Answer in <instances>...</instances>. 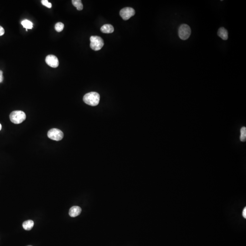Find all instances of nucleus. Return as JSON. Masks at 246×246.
<instances>
[{
    "instance_id": "1",
    "label": "nucleus",
    "mask_w": 246,
    "mask_h": 246,
    "mask_svg": "<svg viewBox=\"0 0 246 246\" xmlns=\"http://www.w3.org/2000/svg\"><path fill=\"white\" fill-rule=\"evenodd\" d=\"M83 100L85 103L89 105L92 106H97L99 102L100 95L96 92L89 93L84 96Z\"/></svg>"
},
{
    "instance_id": "2",
    "label": "nucleus",
    "mask_w": 246,
    "mask_h": 246,
    "mask_svg": "<svg viewBox=\"0 0 246 246\" xmlns=\"http://www.w3.org/2000/svg\"><path fill=\"white\" fill-rule=\"evenodd\" d=\"M10 118L11 122L14 124H19L26 119V115L22 111H14L11 113Z\"/></svg>"
},
{
    "instance_id": "3",
    "label": "nucleus",
    "mask_w": 246,
    "mask_h": 246,
    "mask_svg": "<svg viewBox=\"0 0 246 246\" xmlns=\"http://www.w3.org/2000/svg\"><path fill=\"white\" fill-rule=\"evenodd\" d=\"M90 47L93 50H99L102 48L104 45L103 40L99 36H91L90 38Z\"/></svg>"
},
{
    "instance_id": "4",
    "label": "nucleus",
    "mask_w": 246,
    "mask_h": 246,
    "mask_svg": "<svg viewBox=\"0 0 246 246\" xmlns=\"http://www.w3.org/2000/svg\"><path fill=\"white\" fill-rule=\"evenodd\" d=\"M191 34V29L187 24L181 25L178 29V35L181 39L185 40L190 37Z\"/></svg>"
},
{
    "instance_id": "5",
    "label": "nucleus",
    "mask_w": 246,
    "mask_h": 246,
    "mask_svg": "<svg viewBox=\"0 0 246 246\" xmlns=\"http://www.w3.org/2000/svg\"><path fill=\"white\" fill-rule=\"evenodd\" d=\"M63 132L57 129H52L47 133L48 137L53 141H61L63 138Z\"/></svg>"
},
{
    "instance_id": "6",
    "label": "nucleus",
    "mask_w": 246,
    "mask_h": 246,
    "mask_svg": "<svg viewBox=\"0 0 246 246\" xmlns=\"http://www.w3.org/2000/svg\"><path fill=\"white\" fill-rule=\"evenodd\" d=\"M119 14L123 20H127L135 15V11L131 7H125L121 10Z\"/></svg>"
},
{
    "instance_id": "7",
    "label": "nucleus",
    "mask_w": 246,
    "mask_h": 246,
    "mask_svg": "<svg viewBox=\"0 0 246 246\" xmlns=\"http://www.w3.org/2000/svg\"><path fill=\"white\" fill-rule=\"evenodd\" d=\"M45 61L47 64L51 67L56 68L59 66V61L57 57L54 55H49L46 57Z\"/></svg>"
},
{
    "instance_id": "8",
    "label": "nucleus",
    "mask_w": 246,
    "mask_h": 246,
    "mask_svg": "<svg viewBox=\"0 0 246 246\" xmlns=\"http://www.w3.org/2000/svg\"><path fill=\"white\" fill-rule=\"evenodd\" d=\"M82 209L80 207L78 206H74L71 207L69 211V215L70 216L73 217L79 216L81 213Z\"/></svg>"
},
{
    "instance_id": "9",
    "label": "nucleus",
    "mask_w": 246,
    "mask_h": 246,
    "mask_svg": "<svg viewBox=\"0 0 246 246\" xmlns=\"http://www.w3.org/2000/svg\"><path fill=\"white\" fill-rule=\"evenodd\" d=\"M217 35L224 40H227L228 39V32L224 27H221L219 28L217 32Z\"/></svg>"
},
{
    "instance_id": "10",
    "label": "nucleus",
    "mask_w": 246,
    "mask_h": 246,
    "mask_svg": "<svg viewBox=\"0 0 246 246\" xmlns=\"http://www.w3.org/2000/svg\"><path fill=\"white\" fill-rule=\"evenodd\" d=\"M101 32L104 33H111L114 32V28L112 25L110 24H105L101 27Z\"/></svg>"
},
{
    "instance_id": "11",
    "label": "nucleus",
    "mask_w": 246,
    "mask_h": 246,
    "mask_svg": "<svg viewBox=\"0 0 246 246\" xmlns=\"http://www.w3.org/2000/svg\"><path fill=\"white\" fill-rule=\"evenodd\" d=\"M34 222L33 220H29L24 221L23 224V227L26 230L29 231L32 229L33 227Z\"/></svg>"
},
{
    "instance_id": "12",
    "label": "nucleus",
    "mask_w": 246,
    "mask_h": 246,
    "mask_svg": "<svg viewBox=\"0 0 246 246\" xmlns=\"http://www.w3.org/2000/svg\"><path fill=\"white\" fill-rule=\"evenodd\" d=\"M72 2L73 6L76 7L78 10L81 11L83 9V5L81 0H73Z\"/></svg>"
},
{
    "instance_id": "13",
    "label": "nucleus",
    "mask_w": 246,
    "mask_h": 246,
    "mask_svg": "<svg viewBox=\"0 0 246 246\" xmlns=\"http://www.w3.org/2000/svg\"><path fill=\"white\" fill-rule=\"evenodd\" d=\"M21 25L23 26L26 29H32L33 27V24L31 21L27 20H25L21 21Z\"/></svg>"
},
{
    "instance_id": "14",
    "label": "nucleus",
    "mask_w": 246,
    "mask_h": 246,
    "mask_svg": "<svg viewBox=\"0 0 246 246\" xmlns=\"http://www.w3.org/2000/svg\"><path fill=\"white\" fill-rule=\"evenodd\" d=\"M241 135L240 139L242 142L246 141V128L245 127H242L240 130Z\"/></svg>"
},
{
    "instance_id": "15",
    "label": "nucleus",
    "mask_w": 246,
    "mask_h": 246,
    "mask_svg": "<svg viewBox=\"0 0 246 246\" xmlns=\"http://www.w3.org/2000/svg\"><path fill=\"white\" fill-rule=\"evenodd\" d=\"M64 25L63 23H57L55 26V29L57 32H61L63 30Z\"/></svg>"
},
{
    "instance_id": "16",
    "label": "nucleus",
    "mask_w": 246,
    "mask_h": 246,
    "mask_svg": "<svg viewBox=\"0 0 246 246\" xmlns=\"http://www.w3.org/2000/svg\"><path fill=\"white\" fill-rule=\"evenodd\" d=\"M41 2H42V4L43 6L46 7L47 8H51L52 7V3L50 2H49L47 0H43L41 1Z\"/></svg>"
},
{
    "instance_id": "17",
    "label": "nucleus",
    "mask_w": 246,
    "mask_h": 246,
    "mask_svg": "<svg viewBox=\"0 0 246 246\" xmlns=\"http://www.w3.org/2000/svg\"><path fill=\"white\" fill-rule=\"evenodd\" d=\"M5 33L4 29L0 26V36H2L4 35Z\"/></svg>"
},
{
    "instance_id": "18",
    "label": "nucleus",
    "mask_w": 246,
    "mask_h": 246,
    "mask_svg": "<svg viewBox=\"0 0 246 246\" xmlns=\"http://www.w3.org/2000/svg\"><path fill=\"white\" fill-rule=\"evenodd\" d=\"M243 217H244V218H246V208L245 207L244 209H243Z\"/></svg>"
},
{
    "instance_id": "19",
    "label": "nucleus",
    "mask_w": 246,
    "mask_h": 246,
    "mask_svg": "<svg viewBox=\"0 0 246 246\" xmlns=\"http://www.w3.org/2000/svg\"><path fill=\"white\" fill-rule=\"evenodd\" d=\"M3 80V75H0V83Z\"/></svg>"
},
{
    "instance_id": "20",
    "label": "nucleus",
    "mask_w": 246,
    "mask_h": 246,
    "mask_svg": "<svg viewBox=\"0 0 246 246\" xmlns=\"http://www.w3.org/2000/svg\"><path fill=\"white\" fill-rule=\"evenodd\" d=\"M0 75H3V72L0 70Z\"/></svg>"
},
{
    "instance_id": "21",
    "label": "nucleus",
    "mask_w": 246,
    "mask_h": 246,
    "mask_svg": "<svg viewBox=\"0 0 246 246\" xmlns=\"http://www.w3.org/2000/svg\"><path fill=\"white\" fill-rule=\"evenodd\" d=\"M1 128H2V126H1V124H0V131L1 130Z\"/></svg>"
},
{
    "instance_id": "22",
    "label": "nucleus",
    "mask_w": 246,
    "mask_h": 246,
    "mask_svg": "<svg viewBox=\"0 0 246 246\" xmlns=\"http://www.w3.org/2000/svg\"></svg>"
}]
</instances>
